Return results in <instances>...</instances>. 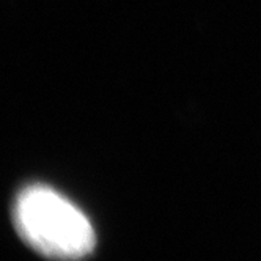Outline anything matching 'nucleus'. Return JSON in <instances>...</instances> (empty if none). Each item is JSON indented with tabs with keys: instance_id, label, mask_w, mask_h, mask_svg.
Segmentation results:
<instances>
[{
	"instance_id": "obj_1",
	"label": "nucleus",
	"mask_w": 261,
	"mask_h": 261,
	"mask_svg": "<svg viewBox=\"0 0 261 261\" xmlns=\"http://www.w3.org/2000/svg\"><path fill=\"white\" fill-rule=\"evenodd\" d=\"M16 231L25 244L50 258H82L95 249V231L85 214L46 186H29L13 206Z\"/></svg>"
}]
</instances>
